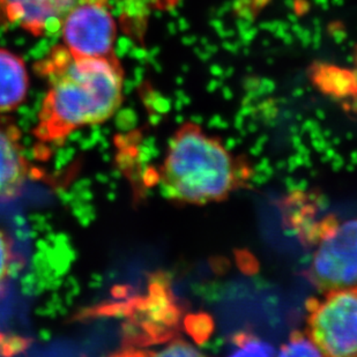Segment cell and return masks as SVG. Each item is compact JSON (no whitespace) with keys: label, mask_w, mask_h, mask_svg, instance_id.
<instances>
[{"label":"cell","mask_w":357,"mask_h":357,"mask_svg":"<svg viewBox=\"0 0 357 357\" xmlns=\"http://www.w3.org/2000/svg\"><path fill=\"white\" fill-rule=\"evenodd\" d=\"M178 3L179 0H121V13L130 28L142 35L151 14L172 10Z\"/></svg>","instance_id":"obj_9"},{"label":"cell","mask_w":357,"mask_h":357,"mask_svg":"<svg viewBox=\"0 0 357 357\" xmlns=\"http://www.w3.org/2000/svg\"><path fill=\"white\" fill-rule=\"evenodd\" d=\"M282 356H320L317 346L307 334L295 333L280 349Z\"/></svg>","instance_id":"obj_10"},{"label":"cell","mask_w":357,"mask_h":357,"mask_svg":"<svg viewBox=\"0 0 357 357\" xmlns=\"http://www.w3.org/2000/svg\"><path fill=\"white\" fill-rule=\"evenodd\" d=\"M234 355H248V356H270L274 354V349L271 344L258 337L243 334L235 340Z\"/></svg>","instance_id":"obj_12"},{"label":"cell","mask_w":357,"mask_h":357,"mask_svg":"<svg viewBox=\"0 0 357 357\" xmlns=\"http://www.w3.org/2000/svg\"><path fill=\"white\" fill-rule=\"evenodd\" d=\"M77 0H0V22L19 24L35 36L59 31Z\"/></svg>","instance_id":"obj_6"},{"label":"cell","mask_w":357,"mask_h":357,"mask_svg":"<svg viewBox=\"0 0 357 357\" xmlns=\"http://www.w3.org/2000/svg\"><path fill=\"white\" fill-rule=\"evenodd\" d=\"M158 354L165 355V356L167 355L168 356H195V355H199V351H195L192 346L185 342H175Z\"/></svg>","instance_id":"obj_13"},{"label":"cell","mask_w":357,"mask_h":357,"mask_svg":"<svg viewBox=\"0 0 357 357\" xmlns=\"http://www.w3.org/2000/svg\"><path fill=\"white\" fill-rule=\"evenodd\" d=\"M323 294L309 310L307 335L324 356H357V286Z\"/></svg>","instance_id":"obj_3"},{"label":"cell","mask_w":357,"mask_h":357,"mask_svg":"<svg viewBox=\"0 0 357 357\" xmlns=\"http://www.w3.org/2000/svg\"><path fill=\"white\" fill-rule=\"evenodd\" d=\"M27 70L19 56L0 49V114L14 112L27 98Z\"/></svg>","instance_id":"obj_8"},{"label":"cell","mask_w":357,"mask_h":357,"mask_svg":"<svg viewBox=\"0 0 357 357\" xmlns=\"http://www.w3.org/2000/svg\"><path fill=\"white\" fill-rule=\"evenodd\" d=\"M15 261L13 241L0 228V294H3Z\"/></svg>","instance_id":"obj_11"},{"label":"cell","mask_w":357,"mask_h":357,"mask_svg":"<svg viewBox=\"0 0 357 357\" xmlns=\"http://www.w3.org/2000/svg\"><path fill=\"white\" fill-rule=\"evenodd\" d=\"M31 165L21 145V131L13 119L0 114V202L24 192Z\"/></svg>","instance_id":"obj_7"},{"label":"cell","mask_w":357,"mask_h":357,"mask_svg":"<svg viewBox=\"0 0 357 357\" xmlns=\"http://www.w3.org/2000/svg\"><path fill=\"white\" fill-rule=\"evenodd\" d=\"M307 275L321 293L357 286V218L324 228Z\"/></svg>","instance_id":"obj_4"},{"label":"cell","mask_w":357,"mask_h":357,"mask_svg":"<svg viewBox=\"0 0 357 357\" xmlns=\"http://www.w3.org/2000/svg\"><path fill=\"white\" fill-rule=\"evenodd\" d=\"M165 196L188 205L226 200L248 178V169L214 135L186 123L169 142L161 168Z\"/></svg>","instance_id":"obj_2"},{"label":"cell","mask_w":357,"mask_h":357,"mask_svg":"<svg viewBox=\"0 0 357 357\" xmlns=\"http://www.w3.org/2000/svg\"><path fill=\"white\" fill-rule=\"evenodd\" d=\"M109 0H77L61 22L65 47L78 57L115 58L116 22Z\"/></svg>","instance_id":"obj_5"},{"label":"cell","mask_w":357,"mask_h":357,"mask_svg":"<svg viewBox=\"0 0 357 357\" xmlns=\"http://www.w3.org/2000/svg\"><path fill=\"white\" fill-rule=\"evenodd\" d=\"M35 68L50 84L34 130L42 144L59 145L77 130L108 121L121 107L124 71L119 57H78L58 45Z\"/></svg>","instance_id":"obj_1"}]
</instances>
